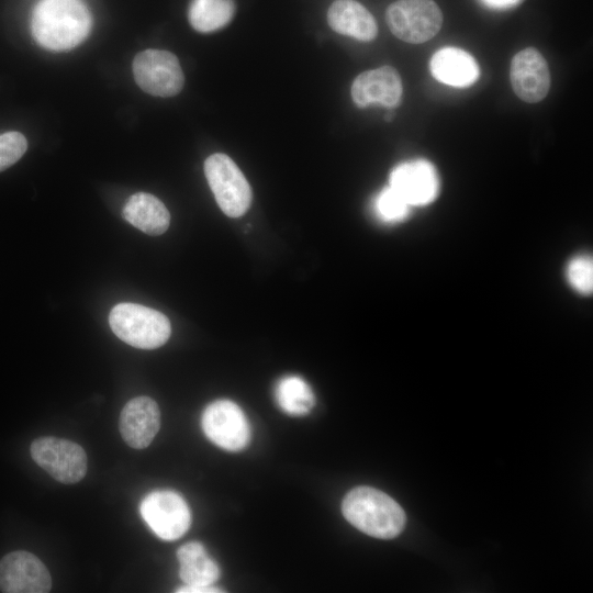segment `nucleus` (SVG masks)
Instances as JSON below:
<instances>
[{
  "label": "nucleus",
  "instance_id": "1",
  "mask_svg": "<svg viewBox=\"0 0 593 593\" xmlns=\"http://www.w3.org/2000/svg\"><path fill=\"white\" fill-rule=\"evenodd\" d=\"M92 16L80 0H41L31 15V32L38 45L52 52L69 51L82 43Z\"/></svg>",
  "mask_w": 593,
  "mask_h": 593
},
{
  "label": "nucleus",
  "instance_id": "2",
  "mask_svg": "<svg viewBox=\"0 0 593 593\" xmlns=\"http://www.w3.org/2000/svg\"><path fill=\"white\" fill-rule=\"evenodd\" d=\"M345 518L360 532L380 539L400 535L406 517L403 508L384 492L371 486H357L343 500Z\"/></svg>",
  "mask_w": 593,
  "mask_h": 593
},
{
  "label": "nucleus",
  "instance_id": "3",
  "mask_svg": "<svg viewBox=\"0 0 593 593\" xmlns=\"http://www.w3.org/2000/svg\"><path fill=\"white\" fill-rule=\"evenodd\" d=\"M113 333L124 343L141 349L163 346L171 334L168 317L136 303H119L109 314Z\"/></svg>",
  "mask_w": 593,
  "mask_h": 593
},
{
  "label": "nucleus",
  "instance_id": "4",
  "mask_svg": "<svg viewBox=\"0 0 593 593\" xmlns=\"http://www.w3.org/2000/svg\"><path fill=\"white\" fill-rule=\"evenodd\" d=\"M204 174L220 209L230 217L244 215L251 203V188L242 170L225 154L215 153L204 161Z\"/></svg>",
  "mask_w": 593,
  "mask_h": 593
},
{
  "label": "nucleus",
  "instance_id": "5",
  "mask_svg": "<svg viewBox=\"0 0 593 593\" xmlns=\"http://www.w3.org/2000/svg\"><path fill=\"white\" fill-rule=\"evenodd\" d=\"M385 19L393 35L411 44L433 38L443 24V13L433 0H398L387 9Z\"/></svg>",
  "mask_w": 593,
  "mask_h": 593
},
{
  "label": "nucleus",
  "instance_id": "6",
  "mask_svg": "<svg viewBox=\"0 0 593 593\" xmlns=\"http://www.w3.org/2000/svg\"><path fill=\"white\" fill-rule=\"evenodd\" d=\"M136 83L145 92L156 97H174L184 83L183 72L176 55L163 49H146L133 60Z\"/></svg>",
  "mask_w": 593,
  "mask_h": 593
},
{
  "label": "nucleus",
  "instance_id": "7",
  "mask_svg": "<svg viewBox=\"0 0 593 593\" xmlns=\"http://www.w3.org/2000/svg\"><path fill=\"white\" fill-rule=\"evenodd\" d=\"M33 460L61 483H77L87 472L83 448L68 439L41 437L31 444Z\"/></svg>",
  "mask_w": 593,
  "mask_h": 593
},
{
  "label": "nucleus",
  "instance_id": "8",
  "mask_svg": "<svg viewBox=\"0 0 593 593\" xmlns=\"http://www.w3.org/2000/svg\"><path fill=\"white\" fill-rule=\"evenodd\" d=\"M139 512L149 528L164 540H176L187 533L191 524L190 508L175 491L158 490L147 494Z\"/></svg>",
  "mask_w": 593,
  "mask_h": 593
},
{
  "label": "nucleus",
  "instance_id": "9",
  "mask_svg": "<svg viewBox=\"0 0 593 593\" xmlns=\"http://www.w3.org/2000/svg\"><path fill=\"white\" fill-rule=\"evenodd\" d=\"M201 426L205 436L228 451H239L250 441V426L242 409L230 400H216L203 411Z\"/></svg>",
  "mask_w": 593,
  "mask_h": 593
},
{
  "label": "nucleus",
  "instance_id": "10",
  "mask_svg": "<svg viewBox=\"0 0 593 593\" xmlns=\"http://www.w3.org/2000/svg\"><path fill=\"white\" fill-rule=\"evenodd\" d=\"M389 186L412 208L432 203L439 194L440 180L434 165L426 159H413L395 166Z\"/></svg>",
  "mask_w": 593,
  "mask_h": 593
},
{
  "label": "nucleus",
  "instance_id": "11",
  "mask_svg": "<svg viewBox=\"0 0 593 593\" xmlns=\"http://www.w3.org/2000/svg\"><path fill=\"white\" fill-rule=\"evenodd\" d=\"M52 578L44 563L33 553L18 550L0 560V590L5 593H46Z\"/></svg>",
  "mask_w": 593,
  "mask_h": 593
},
{
  "label": "nucleus",
  "instance_id": "12",
  "mask_svg": "<svg viewBox=\"0 0 593 593\" xmlns=\"http://www.w3.org/2000/svg\"><path fill=\"white\" fill-rule=\"evenodd\" d=\"M510 78L515 94L528 103L542 100L550 88L548 64L533 47L515 54L511 63Z\"/></svg>",
  "mask_w": 593,
  "mask_h": 593
},
{
  "label": "nucleus",
  "instance_id": "13",
  "mask_svg": "<svg viewBox=\"0 0 593 593\" xmlns=\"http://www.w3.org/2000/svg\"><path fill=\"white\" fill-rule=\"evenodd\" d=\"M350 91L355 104L359 108L370 104L394 108L401 101L403 87L399 72L385 65L359 74Z\"/></svg>",
  "mask_w": 593,
  "mask_h": 593
},
{
  "label": "nucleus",
  "instance_id": "14",
  "mask_svg": "<svg viewBox=\"0 0 593 593\" xmlns=\"http://www.w3.org/2000/svg\"><path fill=\"white\" fill-rule=\"evenodd\" d=\"M160 427V411L148 396L130 400L121 411L119 428L124 441L132 448H146Z\"/></svg>",
  "mask_w": 593,
  "mask_h": 593
},
{
  "label": "nucleus",
  "instance_id": "15",
  "mask_svg": "<svg viewBox=\"0 0 593 593\" xmlns=\"http://www.w3.org/2000/svg\"><path fill=\"white\" fill-rule=\"evenodd\" d=\"M432 76L447 86L466 88L473 85L480 69L477 60L468 52L458 47H443L430 58Z\"/></svg>",
  "mask_w": 593,
  "mask_h": 593
},
{
  "label": "nucleus",
  "instance_id": "16",
  "mask_svg": "<svg viewBox=\"0 0 593 593\" xmlns=\"http://www.w3.org/2000/svg\"><path fill=\"white\" fill-rule=\"evenodd\" d=\"M328 25L337 33L358 41H372L378 34L373 15L355 0H336L327 11Z\"/></svg>",
  "mask_w": 593,
  "mask_h": 593
},
{
  "label": "nucleus",
  "instance_id": "17",
  "mask_svg": "<svg viewBox=\"0 0 593 593\" xmlns=\"http://www.w3.org/2000/svg\"><path fill=\"white\" fill-rule=\"evenodd\" d=\"M122 214L128 223L148 235H160L170 224V214L166 205L147 192L132 194Z\"/></svg>",
  "mask_w": 593,
  "mask_h": 593
},
{
  "label": "nucleus",
  "instance_id": "18",
  "mask_svg": "<svg viewBox=\"0 0 593 593\" xmlns=\"http://www.w3.org/2000/svg\"><path fill=\"white\" fill-rule=\"evenodd\" d=\"M180 564L179 577L184 585H213L220 578L217 563L208 555L199 541H190L177 551Z\"/></svg>",
  "mask_w": 593,
  "mask_h": 593
},
{
  "label": "nucleus",
  "instance_id": "19",
  "mask_svg": "<svg viewBox=\"0 0 593 593\" xmlns=\"http://www.w3.org/2000/svg\"><path fill=\"white\" fill-rule=\"evenodd\" d=\"M234 13V0H191L188 19L195 31L211 33L227 25Z\"/></svg>",
  "mask_w": 593,
  "mask_h": 593
},
{
  "label": "nucleus",
  "instance_id": "20",
  "mask_svg": "<svg viewBox=\"0 0 593 593\" xmlns=\"http://www.w3.org/2000/svg\"><path fill=\"white\" fill-rule=\"evenodd\" d=\"M278 406L287 414L301 416L314 406L315 398L307 382L299 376L281 378L275 389Z\"/></svg>",
  "mask_w": 593,
  "mask_h": 593
},
{
  "label": "nucleus",
  "instance_id": "21",
  "mask_svg": "<svg viewBox=\"0 0 593 593\" xmlns=\"http://www.w3.org/2000/svg\"><path fill=\"white\" fill-rule=\"evenodd\" d=\"M411 205L390 186L383 188L374 200V211L377 216L387 223H398L404 221L410 212Z\"/></svg>",
  "mask_w": 593,
  "mask_h": 593
},
{
  "label": "nucleus",
  "instance_id": "22",
  "mask_svg": "<svg viewBox=\"0 0 593 593\" xmlns=\"http://www.w3.org/2000/svg\"><path fill=\"white\" fill-rule=\"evenodd\" d=\"M564 277L579 294L589 295L593 290V259L589 254L573 256L567 264Z\"/></svg>",
  "mask_w": 593,
  "mask_h": 593
},
{
  "label": "nucleus",
  "instance_id": "23",
  "mask_svg": "<svg viewBox=\"0 0 593 593\" xmlns=\"http://www.w3.org/2000/svg\"><path fill=\"white\" fill-rule=\"evenodd\" d=\"M27 141L19 132L0 134V171L16 163L25 153Z\"/></svg>",
  "mask_w": 593,
  "mask_h": 593
},
{
  "label": "nucleus",
  "instance_id": "24",
  "mask_svg": "<svg viewBox=\"0 0 593 593\" xmlns=\"http://www.w3.org/2000/svg\"><path fill=\"white\" fill-rule=\"evenodd\" d=\"M176 592L178 593H217V592H223V590H220L219 588H215L213 585H197V586L183 585V586H180Z\"/></svg>",
  "mask_w": 593,
  "mask_h": 593
},
{
  "label": "nucleus",
  "instance_id": "25",
  "mask_svg": "<svg viewBox=\"0 0 593 593\" xmlns=\"http://www.w3.org/2000/svg\"><path fill=\"white\" fill-rule=\"evenodd\" d=\"M485 5L494 9H506L515 5L521 0H481Z\"/></svg>",
  "mask_w": 593,
  "mask_h": 593
}]
</instances>
